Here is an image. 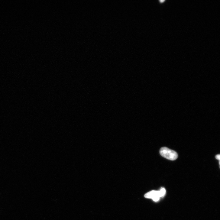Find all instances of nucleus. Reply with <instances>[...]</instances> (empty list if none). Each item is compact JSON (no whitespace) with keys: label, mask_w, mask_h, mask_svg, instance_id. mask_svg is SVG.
<instances>
[{"label":"nucleus","mask_w":220,"mask_h":220,"mask_svg":"<svg viewBox=\"0 0 220 220\" xmlns=\"http://www.w3.org/2000/svg\"><path fill=\"white\" fill-rule=\"evenodd\" d=\"M160 153L162 157L170 160H175L178 157V154L176 152L166 147L161 148Z\"/></svg>","instance_id":"obj_1"},{"label":"nucleus","mask_w":220,"mask_h":220,"mask_svg":"<svg viewBox=\"0 0 220 220\" xmlns=\"http://www.w3.org/2000/svg\"><path fill=\"white\" fill-rule=\"evenodd\" d=\"M144 197L147 199H152L155 202L158 201L160 198L159 191L153 190L151 191L146 194Z\"/></svg>","instance_id":"obj_2"},{"label":"nucleus","mask_w":220,"mask_h":220,"mask_svg":"<svg viewBox=\"0 0 220 220\" xmlns=\"http://www.w3.org/2000/svg\"><path fill=\"white\" fill-rule=\"evenodd\" d=\"M163 1H160V2H163Z\"/></svg>","instance_id":"obj_5"},{"label":"nucleus","mask_w":220,"mask_h":220,"mask_svg":"<svg viewBox=\"0 0 220 220\" xmlns=\"http://www.w3.org/2000/svg\"><path fill=\"white\" fill-rule=\"evenodd\" d=\"M159 192L160 197H163L166 194V189L164 188H162L159 191Z\"/></svg>","instance_id":"obj_3"},{"label":"nucleus","mask_w":220,"mask_h":220,"mask_svg":"<svg viewBox=\"0 0 220 220\" xmlns=\"http://www.w3.org/2000/svg\"><path fill=\"white\" fill-rule=\"evenodd\" d=\"M215 158L217 160H220V154H219L215 156Z\"/></svg>","instance_id":"obj_4"}]
</instances>
